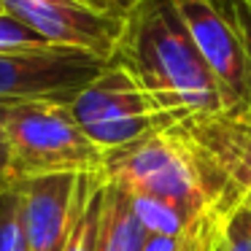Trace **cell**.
Returning <instances> with one entry per match:
<instances>
[{
  "mask_svg": "<svg viewBox=\"0 0 251 251\" xmlns=\"http://www.w3.org/2000/svg\"><path fill=\"white\" fill-rule=\"evenodd\" d=\"M173 6L222 87L227 111L251 108V62L227 0H173Z\"/></svg>",
  "mask_w": 251,
  "mask_h": 251,
  "instance_id": "cell-6",
  "label": "cell"
},
{
  "mask_svg": "<svg viewBox=\"0 0 251 251\" xmlns=\"http://www.w3.org/2000/svg\"><path fill=\"white\" fill-rule=\"evenodd\" d=\"M100 176L127 195L178 202L205 222H224L229 208L240 202L229 178L184 122L108 151Z\"/></svg>",
  "mask_w": 251,
  "mask_h": 251,
  "instance_id": "cell-2",
  "label": "cell"
},
{
  "mask_svg": "<svg viewBox=\"0 0 251 251\" xmlns=\"http://www.w3.org/2000/svg\"><path fill=\"white\" fill-rule=\"evenodd\" d=\"M3 143L11 181L51 173H100L105 151L81 130L71 103L30 100L8 108Z\"/></svg>",
  "mask_w": 251,
  "mask_h": 251,
  "instance_id": "cell-3",
  "label": "cell"
},
{
  "mask_svg": "<svg viewBox=\"0 0 251 251\" xmlns=\"http://www.w3.org/2000/svg\"><path fill=\"white\" fill-rule=\"evenodd\" d=\"M114 60L178 122L227 114L222 87L192 44L173 0H138L125 17Z\"/></svg>",
  "mask_w": 251,
  "mask_h": 251,
  "instance_id": "cell-1",
  "label": "cell"
},
{
  "mask_svg": "<svg viewBox=\"0 0 251 251\" xmlns=\"http://www.w3.org/2000/svg\"><path fill=\"white\" fill-rule=\"evenodd\" d=\"M103 176L92 173L89 176V186L84 195L81 211L76 216L71 235H68L62 251H98V229H100V211H103Z\"/></svg>",
  "mask_w": 251,
  "mask_h": 251,
  "instance_id": "cell-10",
  "label": "cell"
},
{
  "mask_svg": "<svg viewBox=\"0 0 251 251\" xmlns=\"http://www.w3.org/2000/svg\"><path fill=\"white\" fill-rule=\"evenodd\" d=\"M0 178H11L8 176V149L3 141H0Z\"/></svg>",
  "mask_w": 251,
  "mask_h": 251,
  "instance_id": "cell-16",
  "label": "cell"
},
{
  "mask_svg": "<svg viewBox=\"0 0 251 251\" xmlns=\"http://www.w3.org/2000/svg\"><path fill=\"white\" fill-rule=\"evenodd\" d=\"M219 251H251V197L229 208L219 229Z\"/></svg>",
  "mask_w": 251,
  "mask_h": 251,
  "instance_id": "cell-12",
  "label": "cell"
},
{
  "mask_svg": "<svg viewBox=\"0 0 251 251\" xmlns=\"http://www.w3.org/2000/svg\"><path fill=\"white\" fill-rule=\"evenodd\" d=\"M0 251H30L22 222V200L14 181L0 186Z\"/></svg>",
  "mask_w": 251,
  "mask_h": 251,
  "instance_id": "cell-11",
  "label": "cell"
},
{
  "mask_svg": "<svg viewBox=\"0 0 251 251\" xmlns=\"http://www.w3.org/2000/svg\"><path fill=\"white\" fill-rule=\"evenodd\" d=\"M103 68V57L73 46L0 49V105L30 100L71 103Z\"/></svg>",
  "mask_w": 251,
  "mask_h": 251,
  "instance_id": "cell-5",
  "label": "cell"
},
{
  "mask_svg": "<svg viewBox=\"0 0 251 251\" xmlns=\"http://www.w3.org/2000/svg\"><path fill=\"white\" fill-rule=\"evenodd\" d=\"M8 17L27 25L51 46H73L114 60L125 19L95 11L81 0H0Z\"/></svg>",
  "mask_w": 251,
  "mask_h": 251,
  "instance_id": "cell-7",
  "label": "cell"
},
{
  "mask_svg": "<svg viewBox=\"0 0 251 251\" xmlns=\"http://www.w3.org/2000/svg\"><path fill=\"white\" fill-rule=\"evenodd\" d=\"M8 181H11V178H0V186H3V184H8Z\"/></svg>",
  "mask_w": 251,
  "mask_h": 251,
  "instance_id": "cell-19",
  "label": "cell"
},
{
  "mask_svg": "<svg viewBox=\"0 0 251 251\" xmlns=\"http://www.w3.org/2000/svg\"><path fill=\"white\" fill-rule=\"evenodd\" d=\"M8 108H11V105H0V141H3V127H6V116H8Z\"/></svg>",
  "mask_w": 251,
  "mask_h": 251,
  "instance_id": "cell-18",
  "label": "cell"
},
{
  "mask_svg": "<svg viewBox=\"0 0 251 251\" xmlns=\"http://www.w3.org/2000/svg\"><path fill=\"white\" fill-rule=\"evenodd\" d=\"M227 8L232 14V22L240 33V41L246 46V54L251 62V0H227Z\"/></svg>",
  "mask_w": 251,
  "mask_h": 251,
  "instance_id": "cell-14",
  "label": "cell"
},
{
  "mask_svg": "<svg viewBox=\"0 0 251 251\" xmlns=\"http://www.w3.org/2000/svg\"><path fill=\"white\" fill-rule=\"evenodd\" d=\"M216 251H219V249H216Z\"/></svg>",
  "mask_w": 251,
  "mask_h": 251,
  "instance_id": "cell-21",
  "label": "cell"
},
{
  "mask_svg": "<svg viewBox=\"0 0 251 251\" xmlns=\"http://www.w3.org/2000/svg\"><path fill=\"white\" fill-rule=\"evenodd\" d=\"M249 111H251V108H249Z\"/></svg>",
  "mask_w": 251,
  "mask_h": 251,
  "instance_id": "cell-22",
  "label": "cell"
},
{
  "mask_svg": "<svg viewBox=\"0 0 251 251\" xmlns=\"http://www.w3.org/2000/svg\"><path fill=\"white\" fill-rule=\"evenodd\" d=\"M71 111L105 154L178 125V119L165 114L143 84L116 60L105 62L103 71L71 100Z\"/></svg>",
  "mask_w": 251,
  "mask_h": 251,
  "instance_id": "cell-4",
  "label": "cell"
},
{
  "mask_svg": "<svg viewBox=\"0 0 251 251\" xmlns=\"http://www.w3.org/2000/svg\"><path fill=\"white\" fill-rule=\"evenodd\" d=\"M149 232L132 211L130 195L114 184L103 186L98 251H141Z\"/></svg>",
  "mask_w": 251,
  "mask_h": 251,
  "instance_id": "cell-9",
  "label": "cell"
},
{
  "mask_svg": "<svg viewBox=\"0 0 251 251\" xmlns=\"http://www.w3.org/2000/svg\"><path fill=\"white\" fill-rule=\"evenodd\" d=\"M216 249H219V238H205V240H200L192 251H216Z\"/></svg>",
  "mask_w": 251,
  "mask_h": 251,
  "instance_id": "cell-17",
  "label": "cell"
},
{
  "mask_svg": "<svg viewBox=\"0 0 251 251\" xmlns=\"http://www.w3.org/2000/svg\"><path fill=\"white\" fill-rule=\"evenodd\" d=\"M33 46H51L38 33L22 25L19 19L0 14V49H33Z\"/></svg>",
  "mask_w": 251,
  "mask_h": 251,
  "instance_id": "cell-13",
  "label": "cell"
},
{
  "mask_svg": "<svg viewBox=\"0 0 251 251\" xmlns=\"http://www.w3.org/2000/svg\"><path fill=\"white\" fill-rule=\"evenodd\" d=\"M0 14H6V8H3V3H0Z\"/></svg>",
  "mask_w": 251,
  "mask_h": 251,
  "instance_id": "cell-20",
  "label": "cell"
},
{
  "mask_svg": "<svg viewBox=\"0 0 251 251\" xmlns=\"http://www.w3.org/2000/svg\"><path fill=\"white\" fill-rule=\"evenodd\" d=\"M81 3L92 6L95 11H100V14H108V17H119V19H125V17H127V11H130L132 6H135L138 0H81Z\"/></svg>",
  "mask_w": 251,
  "mask_h": 251,
  "instance_id": "cell-15",
  "label": "cell"
},
{
  "mask_svg": "<svg viewBox=\"0 0 251 251\" xmlns=\"http://www.w3.org/2000/svg\"><path fill=\"white\" fill-rule=\"evenodd\" d=\"M89 176L51 173L14 181L22 200V222L30 251H62L81 211Z\"/></svg>",
  "mask_w": 251,
  "mask_h": 251,
  "instance_id": "cell-8",
  "label": "cell"
}]
</instances>
